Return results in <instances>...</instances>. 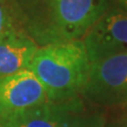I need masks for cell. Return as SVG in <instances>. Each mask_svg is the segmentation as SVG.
<instances>
[{"instance_id": "cell-1", "label": "cell", "mask_w": 127, "mask_h": 127, "mask_svg": "<svg viewBox=\"0 0 127 127\" xmlns=\"http://www.w3.org/2000/svg\"><path fill=\"white\" fill-rule=\"evenodd\" d=\"M21 31L38 47L82 39L110 0H9Z\"/></svg>"}, {"instance_id": "cell-2", "label": "cell", "mask_w": 127, "mask_h": 127, "mask_svg": "<svg viewBox=\"0 0 127 127\" xmlns=\"http://www.w3.org/2000/svg\"><path fill=\"white\" fill-rule=\"evenodd\" d=\"M90 68L82 39L38 47L28 67L51 101L82 97Z\"/></svg>"}, {"instance_id": "cell-3", "label": "cell", "mask_w": 127, "mask_h": 127, "mask_svg": "<svg viewBox=\"0 0 127 127\" xmlns=\"http://www.w3.org/2000/svg\"><path fill=\"white\" fill-rule=\"evenodd\" d=\"M82 97L100 106H127V53L91 64Z\"/></svg>"}, {"instance_id": "cell-4", "label": "cell", "mask_w": 127, "mask_h": 127, "mask_svg": "<svg viewBox=\"0 0 127 127\" xmlns=\"http://www.w3.org/2000/svg\"><path fill=\"white\" fill-rule=\"evenodd\" d=\"M91 64L127 53V11L110 5L82 37Z\"/></svg>"}, {"instance_id": "cell-5", "label": "cell", "mask_w": 127, "mask_h": 127, "mask_svg": "<svg viewBox=\"0 0 127 127\" xmlns=\"http://www.w3.org/2000/svg\"><path fill=\"white\" fill-rule=\"evenodd\" d=\"M48 100L38 79L29 69L0 78V127L25 110Z\"/></svg>"}, {"instance_id": "cell-6", "label": "cell", "mask_w": 127, "mask_h": 127, "mask_svg": "<svg viewBox=\"0 0 127 127\" xmlns=\"http://www.w3.org/2000/svg\"><path fill=\"white\" fill-rule=\"evenodd\" d=\"M83 109L82 97L68 101L46 100L18 114L5 127H63Z\"/></svg>"}, {"instance_id": "cell-7", "label": "cell", "mask_w": 127, "mask_h": 127, "mask_svg": "<svg viewBox=\"0 0 127 127\" xmlns=\"http://www.w3.org/2000/svg\"><path fill=\"white\" fill-rule=\"evenodd\" d=\"M37 48L22 32L0 38V78L28 69Z\"/></svg>"}, {"instance_id": "cell-8", "label": "cell", "mask_w": 127, "mask_h": 127, "mask_svg": "<svg viewBox=\"0 0 127 127\" xmlns=\"http://www.w3.org/2000/svg\"><path fill=\"white\" fill-rule=\"evenodd\" d=\"M20 32L22 31L18 25L10 1L0 0V38Z\"/></svg>"}, {"instance_id": "cell-9", "label": "cell", "mask_w": 127, "mask_h": 127, "mask_svg": "<svg viewBox=\"0 0 127 127\" xmlns=\"http://www.w3.org/2000/svg\"><path fill=\"white\" fill-rule=\"evenodd\" d=\"M63 127H105V120L102 116L85 113L83 109L75 113Z\"/></svg>"}, {"instance_id": "cell-10", "label": "cell", "mask_w": 127, "mask_h": 127, "mask_svg": "<svg viewBox=\"0 0 127 127\" xmlns=\"http://www.w3.org/2000/svg\"><path fill=\"white\" fill-rule=\"evenodd\" d=\"M113 127H127V106L123 107V111L117 117Z\"/></svg>"}, {"instance_id": "cell-11", "label": "cell", "mask_w": 127, "mask_h": 127, "mask_svg": "<svg viewBox=\"0 0 127 127\" xmlns=\"http://www.w3.org/2000/svg\"><path fill=\"white\" fill-rule=\"evenodd\" d=\"M116 3L127 11V0H116Z\"/></svg>"}]
</instances>
